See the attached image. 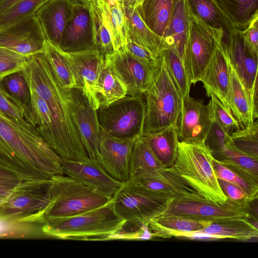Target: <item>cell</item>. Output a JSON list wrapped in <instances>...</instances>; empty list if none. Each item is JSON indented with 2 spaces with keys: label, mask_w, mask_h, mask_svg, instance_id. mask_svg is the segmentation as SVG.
I'll use <instances>...</instances> for the list:
<instances>
[{
  "label": "cell",
  "mask_w": 258,
  "mask_h": 258,
  "mask_svg": "<svg viewBox=\"0 0 258 258\" xmlns=\"http://www.w3.org/2000/svg\"><path fill=\"white\" fill-rule=\"evenodd\" d=\"M22 72L29 88L44 100L49 109L57 142L55 153L63 160L88 159L73 117L70 89L61 87L43 52L31 55Z\"/></svg>",
  "instance_id": "1"
},
{
  "label": "cell",
  "mask_w": 258,
  "mask_h": 258,
  "mask_svg": "<svg viewBox=\"0 0 258 258\" xmlns=\"http://www.w3.org/2000/svg\"><path fill=\"white\" fill-rule=\"evenodd\" d=\"M143 137L153 153L166 167L174 162L179 141L176 127L169 126L155 133H143Z\"/></svg>",
  "instance_id": "32"
},
{
  "label": "cell",
  "mask_w": 258,
  "mask_h": 258,
  "mask_svg": "<svg viewBox=\"0 0 258 258\" xmlns=\"http://www.w3.org/2000/svg\"><path fill=\"white\" fill-rule=\"evenodd\" d=\"M230 137L217 122L213 119L206 139L205 144L212 151V153L220 151L224 146L226 141Z\"/></svg>",
  "instance_id": "50"
},
{
  "label": "cell",
  "mask_w": 258,
  "mask_h": 258,
  "mask_svg": "<svg viewBox=\"0 0 258 258\" xmlns=\"http://www.w3.org/2000/svg\"><path fill=\"white\" fill-rule=\"evenodd\" d=\"M146 103L144 133H155L169 126L176 127L183 99L163 55L152 83L143 94Z\"/></svg>",
  "instance_id": "5"
},
{
  "label": "cell",
  "mask_w": 258,
  "mask_h": 258,
  "mask_svg": "<svg viewBox=\"0 0 258 258\" xmlns=\"http://www.w3.org/2000/svg\"><path fill=\"white\" fill-rule=\"evenodd\" d=\"M74 5L73 0H49L35 14L46 39L58 46Z\"/></svg>",
  "instance_id": "23"
},
{
  "label": "cell",
  "mask_w": 258,
  "mask_h": 258,
  "mask_svg": "<svg viewBox=\"0 0 258 258\" xmlns=\"http://www.w3.org/2000/svg\"><path fill=\"white\" fill-rule=\"evenodd\" d=\"M61 167L64 175L111 198L123 185L110 176L97 160L90 158L83 161L61 159Z\"/></svg>",
  "instance_id": "20"
},
{
  "label": "cell",
  "mask_w": 258,
  "mask_h": 258,
  "mask_svg": "<svg viewBox=\"0 0 258 258\" xmlns=\"http://www.w3.org/2000/svg\"><path fill=\"white\" fill-rule=\"evenodd\" d=\"M0 165L22 180H47L63 174L61 158L37 131L1 116Z\"/></svg>",
  "instance_id": "2"
},
{
  "label": "cell",
  "mask_w": 258,
  "mask_h": 258,
  "mask_svg": "<svg viewBox=\"0 0 258 258\" xmlns=\"http://www.w3.org/2000/svg\"><path fill=\"white\" fill-rule=\"evenodd\" d=\"M121 5H122V1L123 0H117Z\"/></svg>",
  "instance_id": "58"
},
{
  "label": "cell",
  "mask_w": 258,
  "mask_h": 258,
  "mask_svg": "<svg viewBox=\"0 0 258 258\" xmlns=\"http://www.w3.org/2000/svg\"><path fill=\"white\" fill-rule=\"evenodd\" d=\"M42 225L0 215V238L46 237Z\"/></svg>",
  "instance_id": "40"
},
{
  "label": "cell",
  "mask_w": 258,
  "mask_h": 258,
  "mask_svg": "<svg viewBox=\"0 0 258 258\" xmlns=\"http://www.w3.org/2000/svg\"><path fill=\"white\" fill-rule=\"evenodd\" d=\"M0 116L3 117V118H5V119H7V120L13 121L7 115H6L5 113H4L1 110H0Z\"/></svg>",
  "instance_id": "57"
},
{
  "label": "cell",
  "mask_w": 258,
  "mask_h": 258,
  "mask_svg": "<svg viewBox=\"0 0 258 258\" xmlns=\"http://www.w3.org/2000/svg\"><path fill=\"white\" fill-rule=\"evenodd\" d=\"M59 47L67 52L95 49L89 7L75 0Z\"/></svg>",
  "instance_id": "21"
},
{
  "label": "cell",
  "mask_w": 258,
  "mask_h": 258,
  "mask_svg": "<svg viewBox=\"0 0 258 258\" xmlns=\"http://www.w3.org/2000/svg\"><path fill=\"white\" fill-rule=\"evenodd\" d=\"M172 200L123 183L111 203L116 213L126 223L142 227L148 226L150 220L162 213Z\"/></svg>",
  "instance_id": "10"
},
{
  "label": "cell",
  "mask_w": 258,
  "mask_h": 258,
  "mask_svg": "<svg viewBox=\"0 0 258 258\" xmlns=\"http://www.w3.org/2000/svg\"><path fill=\"white\" fill-rule=\"evenodd\" d=\"M213 167L216 174L221 179L234 183L244 190L250 202L257 198L258 183L232 161L214 158Z\"/></svg>",
  "instance_id": "33"
},
{
  "label": "cell",
  "mask_w": 258,
  "mask_h": 258,
  "mask_svg": "<svg viewBox=\"0 0 258 258\" xmlns=\"http://www.w3.org/2000/svg\"><path fill=\"white\" fill-rule=\"evenodd\" d=\"M237 29L243 30L258 17V0H215Z\"/></svg>",
  "instance_id": "39"
},
{
  "label": "cell",
  "mask_w": 258,
  "mask_h": 258,
  "mask_svg": "<svg viewBox=\"0 0 258 258\" xmlns=\"http://www.w3.org/2000/svg\"><path fill=\"white\" fill-rule=\"evenodd\" d=\"M214 159L212 151L205 143L179 141L171 167L204 200L223 205L228 198L219 184L213 167Z\"/></svg>",
  "instance_id": "4"
},
{
  "label": "cell",
  "mask_w": 258,
  "mask_h": 258,
  "mask_svg": "<svg viewBox=\"0 0 258 258\" xmlns=\"http://www.w3.org/2000/svg\"><path fill=\"white\" fill-rule=\"evenodd\" d=\"M21 181L15 173L0 165V202L4 200Z\"/></svg>",
  "instance_id": "51"
},
{
  "label": "cell",
  "mask_w": 258,
  "mask_h": 258,
  "mask_svg": "<svg viewBox=\"0 0 258 258\" xmlns=\"http://www.w3.org/2000/svg\"><path fill=\"white\" fill-rule=\"evenodd\" d=\"M212 120L210 103L189 96L183 99L176 125L179 141L186 143H205Z\"/></svg>",
  "instance_id": "16"
},
{
  "label": "cell",
  "mask_w": 258,
  "mask_h": 258,
  "mask_svg": "<svg viewBox=\"0 0 258 258\" xmlns=\"http://www.w3.org/2000/svg\"><path fill=\"white\" fill-rule=\"evenodd\" d=\"M43 53L63 88L68 89L79 88L67 52L46 39Z\"/></svg>",
  "instance_id": "36"
},
{
  "label": "cell",
  "mask_w": 258,
  "mask_h": 258,
  "mask_svg": "<svg viewBox=\"0 0 258 258\" xmlns=\"http://www.w3.org/2000/svg\"><path fill=\"white\" fill-rule=\"evenodd\" d=\"M230 71V62L223 39L214 51L200 81L209 97L214 95L229 109Z\"/></svg>",
  "instance_id": "22"
},
{
  "label": "cell",
  "mask_w": 258,
  "mask_h": 258,
  "mask_svg": "<svg viewBox=\"0 0 258 258\" xmlns=\"http://www.w3.org/2000/svg\"><path fill=\"white\" fill-rule=\"evenodd\" d=\"M20 0H3L0 3V16Z\"/></svg>",
  "instance_id": "54"
},
{
  "label": "cell",
  "mask_w": 258,
  "mask_h": 258,
  "mask_svg": "<svg viewBox=\"0 0 258 258\" xmlns=\"http://www.w3.org/2000/svg\"><path fill=\"white\" fill-rule=\"evenodd\" d=\"M222 29L206 24L191 10L188 2L186 42L183 62L191 84L201 81L217 45L224 39Z\"/></svg>",
  "instance_id": "7"
},
{
  "label": "cell",
  "mask_w": 258,
  "mask_h": 258,
  "mask_svg": "<svg viewBox=\"0 0 258 258\" xmlns=\"http://www.w3.org/2000/svg\"><path fill=\"white\" fill-rule=\"evenodd\" d=\"M142 135L136 140L132 149L129 179L140 174L166 167L153 153Z\"/></svg>",
  "instance_id": "37"
},
{
  "label": "cell",
  "mask_w": 258,
  "mask_h": 258,
  "mask_svg": "<svg viewBox=\"0 0 258 258\" xmlns=\"http://www.w3.org/2000/svg\"><path fill=\"white\" fill-rule=\"evenodd\" d=\"M124 184L167 199L205 201L171 166L137 175Z\"/></svg>",
  "instance_id": "12"
},
{
  "label": "cell",
  "mask_w": 258,
  "mask_h": 258,
  "mask_svg": "<svg viewBox=\"0 0 258 258\" xmlns=\"http://www.w3.org/2000/svg\"><path fill=\"white\" fill-rule=\"evenodd\" d=\"M246 206L228 199L223 205L207 201L187 199L172 200L162 212L184 218L222 223L247 219L250 215Z\"/></svg>",
  "instance_id": "11"
},
{
  "label": "cell",
  "mask_w": 258,
  "mask_h": 258,
  "mask_svg": "<svg viewBox=\"0 0 258 258\" xmlns=\"http://www.w3.org/2000/svg\"><path fill=\"white\" fill-rule=\"evenodd\" d=\"M248 219L212 223L197 232L184 234L182 237L193 238H232L239 240H247L257 238V226Z\"/></svg>",
  "instance_id": "25"
},
{
  "label": "cell",
  "mask_w": 258,
  "mask_h": 258,
  "mask_svg": "<svg viewBox=\"0 0 258 258\" xmlns=\"http://www.w3.org/2000/svg\"><path fill=\"white\" fill-rule=\"evenodd\" d=\"M188 0H176L163 37L164 49L175 51L182 58L186 42Z\"/></svg>",
  "instance_id": "27"
},
{
  "label": "cell",
  "mask_w": 258,
  "mask_h": 258,
  "mask_svg": "<svg viewBox=\"0 0 258 258\" xmlns=\"http://www.w3.org/2000/svg\"><path fill=\"white\" fill-rule=\"evenodd\" d=\"M89 10L95 48L104 57L115 50L100 1L93 0L90 5Z\"/></svg>",
  "instance_id": "38"
},
{
  "label": "cell",
  "mask_w": 258,
  "mask_h": 258,
  "mask_svg": "<svg viewBox=\"0 0 258 258\" xmlns=\"http://www.w3.org/2000/svg\"><path fill=\"white\" fill-rule=\"evenodd\" d=\"M138 138L121 139L102 131L96 160L110 176L122 183L129 179L131 153Z\"/></svg>",
  "instance_id": "17"
},
{
  "label": "cell",
  "mask_w": 258,
  "mask_h": 258,
  "mask_svg": "<svg viewBox=\"0 0 258 258\" xmlns=\"http://www.w3.org/2000/svg\"><path fill=\"white\" fill-rule=\"evenodd\" d=\"M96 92L99 107L108 105L127 95L125 85L105 61L97 82Z\"/></svg>",
  "instance_id": "34"
},
{
  "label": "cell",
  "mask_w": 258,
  "mask_h": 258,
  "mask_svg": "<svg viewBox=\"0 0 258 258\" xmlns=\"http://www.w3.org/2000/svg\"><path fill=\"white\" fill-rule=\"evenodd\" d=\"M49 0H20L0 16V29L35 14Z\"/></svg>",
  "instance_id": "45"
},
{
  "label": "cell",
  "mask_w": 258,
  "mask_h": 258,
  "mask_svg": "<svg viewBox=\"0 0 258 258\" xmlns=\"http://www.w3.org/2000/svg\"><path fill=\"white\" fill-rule=\"evenodd\" d=\"M1 82L3 83L4 86H2L12 101L24 111L25 119L27 121L31 111L30 95L22 72H17L7 75Z\"/></svg>",
  "instance_id": "41"
},
{
  "label": "cell",
  "mask_w": 258,
  "mask_h": 258,
  "mask_svg": "<svg viewBox=\"0 0 258 258\" xmlns=\"http://www.w3.org/2000/svg\"><path fill=\"white\" fill-rule=\"evenodd\" d=\"M86 6L89 7L93 0H75Z\"/></svg>",
  "instance_id": "56"
},
{
  "label": "cell",
  "mask_w": 258,
  "mask_h": 258,
  "mask_svg": "<svg viewBox=\"0 0 258 258\" xmlns=\"http://www.w3.org/2000/svg\"><path fill=\"white\" fill-rule=\"evenodd\" d=\"M189 6L208 25L224 32V40L237 30L215 0H188Z\"/></svg>",
  "instance_id": "31"
},
{
  "label": "cell",
  "mask_w": 258,
  "mask_h": 258,
  "mask_svg": "<svg viewBox=\"0 0 258 258\" xmlns=\"http://www.w3.org/2000/svg\"><path fill=\"white\" fill-rule=\"evenodd\" d=\"M224 41L230 63L249 93L253 111L257 96L258 57L250 53L238 29Z\"/></svg>",
  "instance_id": "19"
},
{
  "label": "cell",
  "mask_w": 258,
  "mask_h": 258,
  "mask_svg": "<svg viewBox=\"0 0 258 258\" xmlns=\"http://www.w3.org/2000/svg\"><path fill=\"white\" fill-rule=\"evenodd\" d=\"M123 7L128 23V38L159 57L164 49L163 38L146 25L137 9Z\"/></svg>",
  "instance_id": "29"
},
{
  "label": "cell",
  "mask_w": 258,
  "mask_h": 258,
  "mask_svg": "<svg viewBox=\"0 0 258 258\" xmlns=\"http://www.w3.org/2000/svg\"><path fill=\"white\" fill-rule=\"evenodd\" d=\"M112 198L64 174L50 179L49 202L44 221L74 216L109 203Z\"/></svg>",
  "instance_id": "6"
},
{
  "label": "cell",
  "mask_w": 258,
  "mask_h": 258,
  "mask_svg": "<svg viewBox=\"0 0 258 258\" xmlns=\"http://www.w3.org/2000/svg\"><path fill=\"white\" fill-rule=\"evenodd\" d=\"M218 179L223 191L229 199L247 207L250 202L243 189L234 183Z\"/></svg>",
  "instance_id": "53"
},
{
  "label": "cell",
  "mask_w": 258,
  "mask_h": 258,
  "mask_svg": "<svg viewBox=\"0 0 258 258\" xmlns=\"http://www.w3.org/2000/svg\"><path fill=\"white\" fill-rule=\"evenodd\" d=\"M161 54L182 99L188 97L191 84L182 58L175 51L170 49H163Z\"/></svg>",
  "instance_id": "42"
},
{
  "label": "cell",
  "mask_w": 258,
  "mask_h": 258,
  "mask_svg": "<svg viewBox=\"0 0 258 258\" xmlns=\"http://www.w3.org/2000/svg\"><path fill=\"white\" fill-rule=\"evenodd\" d=\"M209 97H211L209 103L212 119L217 122L229 134L240 129L239 123L231 110L214 95H211Z\"/></svg>",
  "instance_id": "47"
},
{
  "label": "cell",
  "mask_w": 258,
  "mask_h": 258,
  "mask_svg": "<svg viewBox=\"0 0 258 258\" xmlns=\"http://www.w3.org/2000/svg\"><path fill=\"white\" fill-rule=\"evenodd\" d=\"M125 223V220L116 213L110 201L74 216L45 220L42 229L47 237L105 240L116 239Z\"/></svg>",
  "instance_id": "3"
},
{
  "label": "cell",
  "mask_w": 258,
  "mask_h": 258,
  "mask_svg": "<svg viewBox=\"0 0 258 258\" xmlns=\"http://www.w3.org/2000/svg\"><path fill=\"white\" fill-rule=\"evenodd\" d=\"M29 91L31 111L27 122L36 128L41 137L55 152L57 142L49 109L45 101L33 90L29 89Z\"/></svg>",
  "instance_id": "30"
},
{
  "label": "cell",
  "mask_w": 258,
  "mask_h": 258,
  "mask_svg": "<svg viewBox=\"0 0 258 258\" xmlns=\"http://www.w3.org/2000/svg\"><path fill=\"white\" fill-rule=\"evenodd\" d=\"M46 40L35 14L0 29V47L24 55L43 52Z\"/></svg>",
  "instance_id": "13"
},
{
  "label": "cell",
  "mask_w": 258,
  "mask_h": 258,
  "mask_svg": "<svg viewBox=\"0 0 258 258\" xmlns=\"http://www.w3.org/2000/svg\"><path fill=\"white\" fill-rule=\"evenodd\" d=\"M50 179L22 180L0 202V215L20 221L43 224L49 202Z\"/></svg>",
  "instance_id": "9"
},
{
  "label": "cell",
  "mask_w": 258,
  "mask_h": 258,
  "mask_svg": "<svg viewBox=\"0 0 258 258\" xmlns=\"http://www.w3.org/2000/svg\"><path fill=\"white\" fill-rule=\"evenodd\" d=\"M176 0H143L137 9L146 25L163 38Z\"/></svg>",
  "instance_id": "28"
},
{
  "label": "cell",
  "mask_w": 258,
  "mask_h": 258,
  "mask_svg": "<svg viewBox=\"0 0 258 258\" xmlns=\"http://www.w3.org/2000/svg\"><path fill=\"white\" fill-rule=\"evenodd\" d=\"M228 103L240 127L243 128L253 123L255 120L249 93L231 63Z\"/></svg>",
  "instance_id": "26"
},
{
  "label": "cell",
  "mask_w": 258,
  "mask_h": 258,
  "mask_svg": "<svg viewBox=\"0 0 258 258\" xmlns=\"http://www.w3.org/2000/svg\"><path fill=\"white\" fill-rule=\"evenodd\" d=\"M0 110L14 122L32 131H37L25 119L24 111L16 105L5 90L0 81Z\"/></svg>",
  "instance_id": "48"
},
{
  "label": "cell",
  "mask_w": 258,
  "mask_h": 258,
  "mask_svg": "<svg viewBox=\"0 0 258 258\" xmlns=\"http://www.w3.org/2000/svg\"><path fill=\"white\" fill-rule=\"evenodd\" d=\"M104 60L125 85L127 96L133 97L143 96L152 83L157 67L151 68L141 62L123 47L105 55Z\"/></svg>",
  "instance_id": "15"
},
{
  "label": "cell",
  "mask_w": 258,
  "mask_h": 258,
  "mask_svg": "<svg viewBox=\"0 0 258 258\" xmlns=\"http://www.w3.org/2000/svg\"><path fill=\"white\" fill-rule=\"evenodd\" d=\"M143 0H123L122 5L124 7L137 9Z\"/></svg>",
  "instance_id": "55"
},
{
  "label": "cell",
  "mask_w": 258,
  "mask_h": 258,
  "mask_svg": "<svg viewBox=\"0 0 258 258\" xmlns=\"http://www.w3.org/2000/svg\"><path fill=\"white\" fill-rule=\"evenodd\" d=\"M122 47L132 57L150 67L155 68L159 64L160 56H156L129 38L126 43Z\"/></svg>",
  "instance_id": "49"
},
{
  "label": "cell",
  "mask_w": 258,
  "mask_h": 258,
  "mask_svg": "<svg viewBox=\"0 0 258 258\" xmlns=\"http://www.w3.org/2000/svg\"><path fill=\"white\" fill-rule=\"evenodd\" d=\"M3 0H0V3Z\"/></svg>",
  "instance_id": "59"
},
{
  "label": "cell",
  "mask_w": 258,
  "mask_h": 258,
  "mask_svg": "<svg viewBox=\"0 0 258 258\" xmlns=\"http://www.w3.org/2000/svg\"><path fill=\"white\" fill-rule=\"evenodd\" d=\"M213 154L224 157L223 159L230 160L241 169L258 181V160L248 156L239 150L234 145L230 137L226 141L222 149Z\"/></svg>",
  "instance_id": "44"
},
{
  "label": "cell",
  "mask_w": 258,
  "mask_h": 258,
  "mask_svg": "<svg viewBox=\"0 0 258 258\" xmlns=\"http://www.w3.org/2000/svg\"><path fill=\"white\" fill-rule=\"evenodd\" d=\"M67 54L78 85L92 107L97 110L99 106L96 87L104 64V56L95 49L67 52Z\"/></svg>",
  "instance_id": "18"
},
{
  "label": "cell",
  "mask_w": 258,
  "mask_h": 258,
  "mask_svg": "<svg viewBox=\"0 0 258 258\" xmlns=\"http://www.w3.org/2000/svg\"><path fill=\"white\" fill-rule=\"evenodd\" d=\"M212 223L162 213L150 220L148 228L152 236L169 238L180 237L184 234L197 232Z\"/></svg>",
  "instance_id": "24"
},
{
  "label": "cell",
  "mask_w": 258,
  "mask_h": 258,
  "mask_svg": "<svg viewBox=\"0 0 258 258\" xmlns=\"http://www.w3.org/2000/svg\"><path fill=\"white\" fill-rule=\"evenodd\" d=\"M235 147L241 152L258 159V122L243 128L236 130L230 134Z\"/></svg>",
  "instance_id": "43"
},
{
  "label": "cell",
  "mask_w": 258,
  "mask_h": 258,
  "mask_svg": "<svg viewBox=\"0 0 258 258\" xmlns=\"http://www.w3.org/2000/svg\"><path fill=\"white\" fill-rule=\"evenodd\" d=\"M31 56L0 47V81L7 75L24 70L29 64Z\"/></svg>",
  "instance_id": "46"
},
{
  "label": "cell",
  "mask_w": 258,
  "mask_h": 258,
  "mask_svg": "<svg viewBox=\"0 0 258 258\" xmlns=\"http://www.w3.org/2000/svg\"><path fill=\"white\" fill-rule=\"evenodd\" d=\"M111 34L114 50L128 40V23L123 5L117 0H99Z\"/></svg>",
  "instance_id": "35"
},
{
  "label": "cell",
  "mask_w": 258,
  "mask_h": 258,
  "mask_svg": "<svg viewBox=\"0 0 258 258\" xmlns=\"http://www.w3.org/2000/svg\"><path fill=\"white\" fill-rule=\"evenodd\" d=\"M240 31L250 53L258 57V17L253 19L244 30Z\"/></svg>",
  "instance_id": "52"
},
{
  "label": "cell",
  "mask_w": 258,
  "mask_h": 258,
  "mask_svg": "<svg viewBox=\"0 0 258 258\" xmlns=\"http://www.w3.org/2000/svg\"><path fill=\"white\" fill-rule=\"evenodd\" d=\"M146 103L143 96H126L97 109L102 131L111 136L127 139L144 133Z\"/></svg>",
  "instance_id": "8"
},
{
  "label": "cell",
  "mask_w": 258,
  "mask_h": 258,
  "mask_svg": "<svg viewBox=\"0 0 258 258\" xmlns=\"http://www.w3.org/2000/svg\"><path fill=\"white\" fill-rule=\"evenodd\" d=\"M74 120L82 144L90 159L96 160L102 139V130L97 115L82 89H70Z\"/></svg>",
  "instance_id": "14"
}]
</instances>
